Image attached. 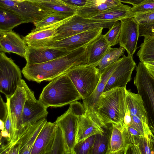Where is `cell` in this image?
<instances>
[{
	"label": "cell",
	"instance_id": "3957f363",
	"mask_svg": "<svg viewBox=\"0 0 154 154\" xmlns=\"http://www.w3.org/2000/svg\"><path fill=\"white\" fill-rule=\"evenodd\" d=\"M125 88H114L101 95L97 113L105 128L108 124H123L126 110Z\"/></svg>",
	"mask_w": 154,
	"mask_h": 154
},
{
	"label": "cell",
	"instance_id": "7a4b0ae2",
	"mask_svg": "<svg viewBox=\"0 0 154 154\" xmlns=\"http://www.w3.org/2000/svg\"><path fill=\"white\" fill-rule=\"evenodd\" d=\"M81 99L72 81L65 74L51 80L44 88L39 100L48 108L61 107Z\"/></svg>",
	"mask_w": 154,
	"mask_h": 154
},
{
	"label": "cell",
	"instance_id": "836d02e7",
	"mask_svg": "<svg viewBox=\"0 0 154 154\" xmlns=\"http://www.w3.org/2000/svg\"><path fill=\"white\" fill-rule=\"evenodd\" d=\"M68 17H69L61 14L51 12L42 19L34 23L35 27L32 29L31 31H35L38 29L55 23Z\"/></svg>",
	"mask_w": 154,
	"mask_h": 154
},
{
	"label": "cell",
	"instance_id": "f35d334b",
	"mask_svg": "<svg viewBox=\"0 0 154 154\" xmlns=\"http://www.w3.org/2000/svg\"><path fill=\"white\" fill-rule=\"evenodd\" d=\"M140 35L144 37L154 36V21L148 24L139 25Z\"/></svg>",
	"mask_w": 154,
	"mask_h": 154
},
{
	"label": "cell",
	"instance_id": "5bb4252c",
	"mask_svg": "<svg viewBox=\"0 0 154 154\" xmlns=\"http://www.w3.org/2000/svg\"><path fill=\"white\" fill-rule=\"evenodd\" d=\"M137 66L133 56H126L124 55L120 58L103 92L116 87L126 88L127 83L131 80L132 72Z\"/></svg>",
	"mask_w": 154,
	"mask_h": 154
},
{
	"label": "cell",
	"instance_id": "52a82bcc",
	"mask_svg": "<svg viewBox=\"0 0 154 154\" xmlns=\"http://www.w3.org/2000/svg\"><path fill=\"white\" fill-rule=\"evenodd\" d=\"M116 21L113 20L86 18L76 14L56 29L52 42L97 28L109 29Z\"/></svg>",
	"mask_w": 154,
	"mask_h": 154
},
{
	"label": "cell",
	"instance_id": "30bf717a",
	"mask_svg": "<svg viewBox=\"0 0 154 154\" xmlns=\"http://www.w3.org/2000/svg\"><path fill=\"white\" fill-rule=\"evenodd\" d=\"M21 71L18 66L4 52L0 53V91L6 98L15 93L22 79Z\"/></svg>",
	"mask_w": 154,
	"mask_h": 154
},
{
	"label": "cell",
	"instance_id": "1f68e13d",
	"mask_svg": "<svg viewBox=\"0 0 154 154\" xmlns=\"http://www.w3.org/2000/svg\"><path fill=\"white\" fill-rule=\"evenodd\" d=\"M102 134H95V137L90 154H106L109 144V131L107 127Z\"/></svg>",
	"mask_w": 154,
	"mask_h": 154
},
{
	"label": "cell",
	"instance_id": "60d3db41",
	"mask_svg": "<svg viewBox=\"0 0 154 154\" xmlns=\"http://www.w3.org/2000/svg\"><path fill=\"white\" fill-rule=\"evenodd\" d=\"M151 76L154 79V61L142 63Z\"/></svg>",
	"mask_w": 154,
	"mask_h": 154
},
{
	"label": "cell",
	"instance_id": "d590c367",
	"mask_svg": "<svg viewBox=\"0 0 154 154\" xmlns=\"http://www.w3.org/2000/svg\"><path fill=\"white\" fill-rule=\"evenodd\" d=\"M95 137L94 135L76 143L74 148V154H90Z\"/></svg>",
	"mask_w": 154,
	"mask_h": 154
},
{
	"label": "cell",
	"instance_id": "4fadbf2b",
	"mask_svg": "<svg viewBox=\"0 0 154 154\" xmlns=\"http://www.w3.org/2000/svg\"><path fill=\"white\" fill-rule=\"evenodd\" d=\"M27 85L22 79L19 82L14 94L7 99L8 109L12 121L14 135L10 144L14 141L21 125L22 113L26 99V88Z\"/></svg>",
	"mask_w": 154,
	"mask_h": 154
},
{
	"label": "cell",
	"instance_id": "d6a6232c",
	"mask_svg": "<svg viewBox=\"0 0 154 154\" xmlns=\"http://www.w3.org/2000/svg\"><path fill=\"white\" fill-rule=\"evenodd\" d=\"M66 154V147L60 128L57 125L56 132L49 154Z\"/></svg>",
	"mask_w": 154,
	"mask_h": 154
},
{
	"label": "cell",
	"instance_id": "2e32d148",
	"mask_svg": "<svg viewBox=\"0 0 154 154\" xmlns=\"http://www.w3.org/2000/svg\"><path fill=\"white\" fill-rule=\"evenodd\" d=\"M120 21L121 26L118 43L126 51L128 56H133L137 48L139 24L134 17L124 18Z\"/></svg>",
	"mask_w": 154,
	"mask_h": 154
},
{
	"label": "cell",
	"instance_id": "ee69618b",
	"mask_svg": "<svg viewBox=\"0 0 154 154\" xmlns=\"http://www.w3.org/2000/svg\"><path fill=\"white\" fill-rule=\"evenodd\" d=\"M151 142L152 150L154 154V134H153L151 136Z\"/></svg>",
	"mask_w": 154,
	"mask_h": 154
},
{
	"label": "cell",
	"instance_id": "d4e9b609",
	"mask_svg": "<svg viewBox=\"0 0 154 154\" xmlns=\"http://www.w3.org/2000/svg\"><path fill=\"white\" fill-rule=\"evenodd\" d=\"M111 47L104 35L101 34L86 46L87 64H97Z\"/></svg>",
	"mask_w": 154,
	"mask_h": 154
},
{
	"label": "cell",
	"instance_id": "b9f144b4",
	"mask_svg": "<svg viewBox=\"0 0 154 154\" xmlns=\"http://www.w3.org/2000/svg\"><path fill=\"white\" fill-rule=\"evenodd\" d=\"M29 2L40 4L42 3L47 2H56L58 3H63V2L61 0H24Z\"/></svg>",
	"mask_w": 154,
	"mask_h": 154
},
{
	"label": "cell",
	"instance_id": "ac0fdd59",
	"mask_svg": "<svg viewBox=\"0 0 154 154\" xmlns=\"http://www.w3.org/2000/svg\"><path fill=\"white\" fill-rule=\"evenodd\" d=\"M28 47L23 38L12 30L0 31V51L13 53L25 57Z\"/></svg>",
	"mask_w": 154,
	"mask_h": 154
},
{
	"label": "cell",
	"instance_id": "ba28073f",
	"mask_svg": "<svg viewBox=\"0 0 154 154\" xmlns=\"http://www.w3.org/2000/svg\"><path fill=\"white\" fill-rule=\"evenodd\" d=\"M126 106L131 119V125L144 136H149L152 132L149 126L147 114L141 95L125 88Z\"/></svg>",
	"mask_w": 154,
	"mask_h": 154
},
{
	"label": "cell",
	"instance_id": "f1b7e54d",
	"mask_svg": "<svg viewBox=\"0 0 154 154\" xmlns=\"http://www.w3.org/2000/svg\"><path fill=\"white\" fill-rule=\"evenodd\" d=\"M125 49L120 46L119 48L110 47L97 65L100 74H102L111 64L118 60L124 56Z\"/></svg>",
	"mask_w": 154,
	"mask_h": 154
},
{
	"label": "cell",
	"instance_id": "277c9868",
	"mask_svg": "<svg viewBox=\"0 0 154 154\" xmlns=\"http://www.w3.org/2000/svg\"><path fill=\"white\" fill-rule=\"evenodd\" d=\"M135 69L134 84L142 97L149 127L154 134V79L142 63L140 62Z\"/></svg>",
	"mask_w": 154,
	"mask_h": 154
},
{
	"label": "cell",
	"instance_id": "603a6c76",
	"mask_svg": "<svg viewBox=\"0 0 154 154\" xmlns=\"http://www.w3.org/2000/svg\"><path fill=\"white\" fill-rule=\"evenodd\" d=\"M103 128L87 112L85 111L79 117L76 143L97 134L103 133L105 131Z\"/></svg>",
	"mask_w": 154,
	"mask_h": 154
},
{
	"label": "cell",
	"instance_id": "8d00e7d4",
	"mask_svg": "<svg viewBox=\"0 0 154 154\" xmlns=\"http://www.w3.org/2000/svg\"><path fill=\"white\" fill-rule=\"evenodd\" d=\"M139 25L148 24L154 21V9L138 13H135L134 17Z\"/></svg>",
	"mask_w": 154,
	"mask_h": 154
},
{
	"label": "cell",
	"instance_id": "ab89813d",
	"mask_svg": "<svg viewBox=\"0 0 154 154\" xmlns=\"http://www.w3.org/2000/svg\"><path fill=\"white\" fill-rule=\"evenodd\" d=\"M68 5L76 8L77 10L84 6L87 0H61Z\"/></svg>",
	"mask_w": 154,
	"mask_h": 154
},
{
	"label": "cell",
	"instance_id": "cb8c5ba5",
	"mask_svg": "<svg viewBox=\"0 0 154 154\" xmlns=\"http://www.w3.org/2000/svg\"><path fill=\"white\" fill-rule=\"evenodd\" d=\"M118 61L119 60L111 64L101 74L99 82L94 91L88 97L83 99L84 104L88 108L93 109H97L100 96L103 92L110 77L116 67Z\"/></svg>",
	"mask_w": 154,
	"mask_h": 154
},
{
	"label": "cell",
	"instance_id": "484cf974",
	"mask_svg": "<svg viewBox=\"0 0 154 154\" xmlns=\"http://www.w3.org/2000/svg\"><path fill=\"white\" fill-rule=\"evenodd\" d=\"M131 7V6L122 4L115 6L104 13L92 18L117 21L125 18L134 17L135 13L130 10Z\"/></svg>",
	"mask_w": 154,
	"mask_h": 154
},
{
	"label": "cell",
	"instance_id": "ffe728a7",
	"mask_svg": "<svg viewBox=\"0 0 154 154\" xmlns=\"http://www.w3.org/2000/svg\"><path fill=\"white\" fill-rule=\"evenodd\" d=\"M24 58L26 65L40 63L64 56L70 52L53 48H37L28 46Z\"/></svg>",
	"mask_w": 154,
	"mask_h": 154
},
{
	"label": "cell",
	"instance_id": "74e56055",
	"mask_svg": "<svg viewBox=\"0 0 154 154\" xmlns=\"http://www.w3.org/2000/svg\"><path fill=\"white\" fill-rule=\"evenodd\" d=\"M154 9V1L153 0H145L137 5L133 6L130 8L134 13L145 12Z\"/></svg>",
	"mask_w": 154,
	"mask_h": 154
},
{
	"label": "cell",
	"instance_id": "e0dca14e",
	"mask_svg": "<svg viewBox=\"0 0 154 154\" xmlns=\"http://www.w3.org/2000/svg\"><path fill=\"white\" fill-rule=\"evenodd\" d=\"M71 17L37 31H31L26 36L23 37L22 38L28 46L37 48H47L53 40L56 29L69 20Z\"/></svg>",
	"mask_w": 154,
	"mask_h": 154
},
{
	"label": "cell",
	"instance_id": "83f0119b",
	"mask_svg": "<svg viewBox=\"0 0 154 154\" xmlns=\"http://www.w3.org/2000/svg\"><path fill=\"white\" fill-rule=\"evenodd\" d=\"M152 135L149 136L140 137L129 146L126 154H154L151 142Z\"/></svg>",
	"mask_w": 154,
	"mask_h": 154
},
{
	"label": "cell",
	"instance_id": "f546056e",
	"mask_svg": "<svg viewBox=\"0 0 154 154\" xmlns=\"http://www.w3.org/2000/svg\"><path fill=\"white\" fill-rule=\"evenodd\" d=\"M45 10L51 12L64 15L68 17L77 14V9L64 3L47 2L39 4Z\"/></svg>",
	"mask_w": 154,
	"mask_h": 154
},
{
	"label": "cell",
	"instance_id": "7402d4cb",
	"mask_svg": "<svg viewBox=\"0 0 154 154\" xmlns=\"http://www.w3.org/2000/svg\"><path fill=\"white\" fill-rule=\"evenodd\" d=\"M122 4L119 0H87L85 5L77 10V14L85 18H92Z\"/></svg>",
	"mask_w": 154,
	"mask_h": 154
},
{
	"label": "cell",
	"instance_id": "7c38bea8",
	"mask_svg": "<svg viewBox=\"0 0 154 154\" xmlns=\"http://www.w3.org/2000/svg\"><path fill=\"white\" fill-rule=\"evenodd\" d=\"M47 122L46 118L41 119L12 144L2 145L0 154H31L36 140Z\"/></svg>",
	"mask_w": 154,
	"mask_h": 154
},
{
	"label": "cell",
	"instance_id": "e575fe53",
	"mask_svg": "<svg viewBox=\"0 0 154 154\" xmlns=\"http://www.w3.org/2000/svg\"><path fill=\"white\" fill-rule=\"evenodd\" d=\"M121 26L120 20L116 21L109 30L103 35L108 44L111 47L119 43Z\"/></svg>",
	"mask_w": 154,
	"mask_h": 154
},
{
	"label": "cell",
	"instance_id": "f6af8a7d",
	"mask_svg": "<svg viewBox=\"0 0 154 154\" xmlns=\"http://www.w3.org/2000/svg\"><path fill=\"white\" fill-rule=\"evenodd\" d=\"M10 0L15 1V2H23V1H25L24 0Z\"/></svg>",
	"mask_w": 154,
	"mask_h": 154
},
{
	"label": "cell",
	"instance_id": "8fae6325",
	"mask_svg": "<svg viewBox=\"0 0 154 154\" xmlns=\"http://www.w3.org/2000/svg\"><path fill=\"white\" fill-rule=\"evenodd\" d=\"M0 7L18 15L25 23L37 22L52 12L43 9L38 4L26 1L0 0Z\"/></svg>",
	"mask_w": 154,
	"mask_h": 154
},
{
	"label": "cell",
	"instance_id": "6da1fadb",
	"mask_svg": "<svg viewBox=\"0 0 154 154\" xmlns=\"http://www.w3.org/2000/svg\"><path fill=\"white\" fill-rule=\"evenodd\" d=\"M86 46L74 50L62 57L45 63L26 65L22 71L29 81L40 83L66 74L75 67L88 63Z\"/></svg>",
	"mask_w": 154,
	"mask_h": 154
},
{
	"label": "cell",
	"instance_id": "8992f818",
	"mask_svg": "<svg viewBox=\"0 0 154 154\" xmlns=\"http://www.w3.org/2000/svg\"><path fill=\"white\" fill-rule=\"evenodd\" d=\"M85 111L83 104L75 101L70 104L68 109L58 117L55 122L62 132L66 145V154H74L79 117Z\"/></svg>",
	"mask_w": 154,
	"mask_h": 154
},
{
	"label": "cell",
	"instance_id": "d6986e66",
	"mask_svg": "<svg viewBox=\"0 0 154 154\" xmlns=\"http://www.w3.org/2000/svg\"><path fill=\"white\" fill-rule=\"evenodd\" d=\"M108 126L109 144L106 154H126L129 146L122 124Z\"/></svg>",
	"mask_w": 154,
	"mask_h": 154
},
{
	"label": "cell",
	"instance_id": "7bdbcfd3",
	"mask_svg": "<svg viewBox=\"0 0 154 154\" xmlns=\"http://www.w3.org/2000/svg\"><path fill=\"white\" fill-rule=\"evenodd\" d=\"M121 2L126 3L135 6L140 4L145 0H119Z\"/></svg>",
	"mask_w": 154,
	"mask_h": 154
},
{
	"label": "cell",
	"instance_id": "4dcf8cb0",
	"mask_svg": "<svg viewBox=\"0 0 154 154\" xmlns=\"http://www.w3.org/2000/svg\"><path fill=\"white\" fill-rule=\"evenodd\" d=\"M137 53L140 62L154 61V36L144 37Z\"/></svg>",
	"mask_w": 154,
	"mask_h": 154
},
{
	"label": "cell",
	"instance_id": "44dd1931",
	"mask_svg": "<svg viewBox=\"0 0 154 154\" xmlns=\"http://www.w3.org/2000/svg\"><path fill=\"white\" fill-rule=\"evenodd\" d=\"M55 122H47L39 133L31 154H49L56 132Z\"/></svg>",
	"mask_w": 154,
	"mask_h": 154
},
{
	"label": "cell",
	"instance_id": "bcb514c9",
	"mask_svg": "<svg viewBox=\"0 0 154 154\" xmlns=\"http://www.w3.org/2000/svg\"><path fill=\"white\" fill-rule=\"evenodd\" d=\"M153 1H154V0H153Z\"/></svg>",
	"mask_w": 154,
	"mask_h": 154
},
{
	"label": "cell",
	"instance_id": "9a60e30c",
	"mask_svg": "<svg viewBox=\"0 0 154 154\" xmlns=\"http://www.w3.org/2000/svg\"><path fill=\"white\" fill-rule=\"evenodd\" d=\"M100 28L92 29L52 42L48 48L60 49L71 52L79 48L85 46L102 34L103 29Z\"/></svg>",
	"mask_w": 154,
	"mask_h": 154
},
{
	"label": "cell",
	"instance_id": "9c48e42d",
	"mask_svg": "<svg viewBox=\"0 0 154 154\" xmlns=\"http://www.w3.org/2000/svg\"><path fill=\"white\" fill-rule=\"evenodd\" d=\"M26 99L23 107L21 117V125L13 142L20 137L29 128L41 119L46 118L48 112L45 106L35 97L34 92L27 85Z\"/></svg>",
	"mask_w": 154,
	"mask_h": 154
},
{
	"label": "cell",
	"instance_id": "5b68a950",
	"mask_svg": "<svg viewBox=\"0 0 154 154\" xmlns=\"http://www.w3.org/2000/svg\"><path fill=\"white\" fill-rule=\"evenodd\" d=\"M97 64H86L77 66L66 74L70 79L84 99L94 91L99 82L101 74Z\"/></svg>",
	"mask_w": 154,
	"mask_h": 154
},
{
	"label": "cell",
	"instance_id": "4316f807",
	"mask_svg": "<svg viewBox=\"0 0 154 154\" xmlns=\"http://www.w3.org/2000/svg\"><path fill=\"white\" fill-rule=\"evenodd\" d=\"M25 23L16 14L0 7V31L12 30L15 27Z\"/></svg>",
	"mask_w": 154,
	"mask_h": 154
}]
</instances>
